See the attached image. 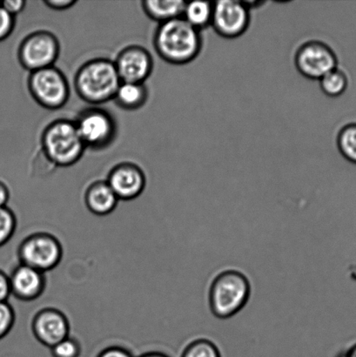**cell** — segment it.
I'll return each mask as SVG.
<instances>
[{"mask_svg": "<svg viewBox=\"0 0 356 357\" xmlns=\"http://www.w3.org/2000/svg\"><path fill=\"white\" fill-rule=\"evenodd\" d=\"M14 321L15 314L8 301L0 303V339L6 337L13 330Z\"/></svg>", "mask_w": 356, "mask_h": 357, "instance_id": "obj_23", "label": "cell"}, {"mask_svg": "<svg viewBox=\"0 0 356 357\" xmlns=\"http://www.w3.org/2000/svg\"><path fill=\"white\" fill-rule=\"evenodd\" d=\"M295 65L305 78L318 79L327 73L337 68L336 52L325 42L309 40L303 43L295 52Z\"/></svg>", "mask_w": 356, "mask_h": 357, "instance_id": "obj_8", "label": "cell"}, {"mask_svg": "<svg viewBox=\"0 0 356 357\" xmlns=\"http://www.w3.org/2000/svg\"><path fill=\"white\" fill-rule=\"evenodd\" d=\"M249 280L242 273L226 271L216 276L209 290V305L216 317L235 316L246 305L250 296Z\"/></svg>", "mask_w": 356, "mask_h": 357, "instance_id": "obj_4", "label": "cell"}, {"mask_svg": "<svg viewBox=\"0 0 356 357\" xmlns=\"http://www.w3.org/2000/svg\"><path fill=\"white\" fill-rule=\"evenodd\" d=\"M148 91L144 84L121 82L114 100L117 106L125 110H136L144 106Z\"/></svg>", "mask_w": 356, "mask_h": 357, "instance_id": "obj_17", "label": "cell"}, {"mask_svg": "<svg viewBox=\"0 0 356 357\" xmlns=\"http://www.w3.org/2000/svg\"><path fill=\"white\" fill-rule=\"evenodd\" d=\"M12 296L10 278L6 272L0 271V303L7 302Z\"/></svg>", "mask_w": 356, "mask_h": 357, "instance_id": "obj_27", "label": "cell"}, {"mask_svg": "<svg viewBox=\"0 0 356 357\" xmlns=\"http://www.w3.org/2000/svg\"><path fill=\"white\" fill-rule=\"evenodd\" d=\"M107 183L118 199H132L144 190L146 177L141 167L131 162L115 166L108 176Z\"/></svg>", "mask_w": 356, "mask_h": 357, "instance_id": "obj_12", "label": "cell"}, {"mask_svg": "<svg viewBox=\"0 0 356 357\" xmlns=\"http://www.w3.org/2000/svg\"><path fill=\"white\" fill-rule=\"evenodd\" d=\"M114 65L121 82L144 84L153 72V59L146 48L130 45L118 54Z\"/></svg>", "mask_w": 356, "mask_h": 357, "instance_id": "obj_11", "label": "cell"}, {"mask_svg": "<svg viewBox=\"0 0 356 357\" xmlns=\"http://www.w3.org/2000/svg\"><path fill=\"white\" fill-rule=\"evenodd\" d=\"M339 357H356V344L352 346L350 349H348L346 352H344L343 355Z\"/></svg>", "mask_w": 356, "mask_h": 357, "instance_id": "obj_31", "label": "cell"}, {"mask_svg": "<svg viewBox=\"0 0 356 357\" xmlns=\"http://www.w3.org/2000/svg\"><path fill=\"white\" fill-rule=\"evenodd\" d=\"M12 295L21 300H33L42 293L45 285L43 273L21 264L9 275Z\"/></svg>", "mask_w": 356, "mask_h": 357, "instance_id": "obj_14", "label": "cell"}, {"mask_svg": "<svg viewBox=\"0 0 356 357\" xmlns=\"http://www.w3.org/2000/svg\"><path fill=\"white\" fill-rule=\"evenodd\" d=\"M319 82L323 93L330 98L343 96L348 86L346 73L338 68L327 73Z\"/></svg>", "mask_w": 356, "mask_h": 357, "instance_id": "obj_19", "label": "cell"}, {"mask_svg": "<svg viewBox=\"0 0 356 357\" xmlns=\"http://www.w3.org/2000/svg\"><path fill=\"white\" fill-rule=\"evenodd\" d=\"M157 54L167 63L186 65L201 54L203 40L201 31L183 17L160 24L153 38Z\"/></svg>", "mask_w": 356, "mask_h": 357, "instance_id": "obj_1", "label": "cell"}, {"mask_svg": "<svg viewBox=\"0 0 356 357\" xmlns=\"http://www.w3.org/2000/svg\"><path fill=\"white\" fill-rule=\"evenodd\" d=\"M139 357H169V356H167L165 354H162V353L152 352V353H148V354L143 355Z\"/></svg>", "mask_w": 356, "mask_h": 357, "instance_id": "obj_32", "label": "cell"}, {"mask_svg": "<svg viewBox=\"0 0 356 357\" xmlns=\"http://www.w3.org/2000/svg\"><path fill=\"white\" fill-rule=\"evenodd\" d=\"M121 83L114 61L104 58L86 62L75 77L76 93L80 99L92 105L114 100Z\"/></svg>", "mask_w": 356, "mask_h": 357, "instance_id": "obj_2", "label": "cell"}, {"mask_svg": "<svg viewBox=\"0 0 356 357\" xmlns=\"http://www.w3.org/2000/svg\"><path fill=\"white\" fill-rule=\"evenodd\" d=\"M27 84L31 97L45 109L57 110L68 103L70 97L68 79L54 66L31 73Z\"/></svg>", "mask_w": 356, "mask_h": 357, "instance_id": "obj_5", "label": "cell"}, {"mask_svg": "<svg viewBox=\"0 0 356 357\" xmlns=\"http://www.w3.org/2000/svg\"><path fill=\"white\" fill-rule=\"evenodd\" d=\"M61 47L57 37L48 31H37L27 35L17 51L20 65L33 73L54 66Z\"/></svg>", "mask_w": 356, "mask_h": 357, "instance_id": "obj_6", "label": "cell"}, {"mask_svg": "<svg viewBox=\"0 0 356 357\" xmlns=\"http://www.w3.org/2000/svg\"><path fill=\"white\" fill-rule=\"evenodd\" d=\"M0 5L10 15L15 17L17 14L23 12L26 2L24 0H6V1L0 3Z\"/></svg>", "mask_w": 356, "mask_h": 357, "instance_id": "obj_26", "label": "cell"}, {"mask_svg": "<svg viewBox=\"0 0 356 357\" xmlns=\"http://www.w3.org/2000/svg\"><path fill=\"white\" fill-rule=\"evenodd\" d=\"M9 190L6 185L0 181V208L7 206V202L9 201Z\"/></svg>", "mask_w": 356, "mask_h": 357, "instance_id": "obj_30", "label": "cell"}, {"mask_svg": "<svg viewBox=\"0 0 356 357\" xmlns=\"http://www.w3.org/2000/svg\"><path fill=\"white\" fill-rule=\"evenodd\" d=\"M98 357H132V356L124 349L114 347L105 349Z\"/></svg>", "mask_w": 356, "mask_h": 357, "instance_id": "obj_29", "label": "cell"}, {"mask_svg": "<svg viewBox=\"0 0 356 357\" xmlns=\"http://www.w3.org/2000/svg\"><path fill=\"white\" fill-rule=\"evenodd\" d=\"M181 357H222V356L214 342L202 338L188 344Z\"/></svg>", "mask_w": 356, "mask_h": 357, "instance_id": "obj_21", "label": "cell"}, {"mask_svg": "<svg viewBox=\"0 0 356 357\" xmlns=\"http://www.w3.org/2000/svg\"><path fill=\"white\" fill-rule=\"evenodd\" d=\"M79 353V346L72 339L65 338L52 348L54 357H78Z\"/></svg>", "mask_w": 356, "mask_h": 357, "instance_id": "obj_24", "label": "cell"}, {"mask_svg": "<svg viewBox=\"0 0 356 357\" xmlns=\"http://www.w3.org/2000/svg\"><path fill=\"white\" fill-rule=\"evenodd\" d=\"M41 146L48 160L58 167H69L78 162L86 149L75 121L63 119L52 121L45 128Z\"/></svg>", "mask_w": 356, "mask_h": 357, "instance_id": "obj_3", "label": "cell"}, {"mask_svg": "<svg viewBox=\"0 0 356 357\" xmlns=\"http://www.w3.org/2000/svg\"><path fill=\"white\" fill-rule=\"evenodd\" d=\"M16 229V219L13 212L7 206L0 208V247L6 246Z\"/></svg>", "mask_w": 356, "mask_h": 357, "instance_id": "obj_22", "label": "cell"}, {"mask_svg": "<svg viewBox=\"0 0 356 357\" xmlns=\"http://www.w3.org/2000/svg\"><path fill=\"white\" fill-rule=\"evenodd\" d=\"M33 331L38 341L52 349L68 338L69 325L68 320L59 311L45 310L35 318Z\"/></svg>", "mask_w": 356, "mask_h": 357, "instance_id": "obj_13", "label": "cell"}, {"mask_svg": "<svg viewBox=\"0 0 356 357\" xmlns=\"http://www.w3.org/2000/svg\"><path fill=\"white\" fill-rule=\"evenodd\" d=\"M250 24V8L247 2L221 0L214 2L211 26L225 38H236L246 33Z\"/></svg>", "mask_w": 356, "mask_h": 357, "instance_id": "obj_9", "label": "cell"}, {"mask_svg": "<svg viewBox=\"0 0 356 357\" xmlns=\"http://www.w3.org/2000/svg\"><path fill=\"white\" fill-rule=\"evenodd\" d=\"M44 3L48 8L55 10H65L76 5V0H45Z\"/></svg>", "mask_w": 356, "mask_h": 357, "instance_id": "obj_28", "label": "cell"}, {"mask_svg": "<svg viewBox=\"0 0 356 357\" xmlns=\"http://www.w3.org/2000/svg\"><path fill=\"white\" fill-rule=\"evenodd\" d=\"M141 3L146 15L159 24L183 17L186 6L183 0H145Z\"/></svg>", "mask_w": 356, "mask_h": 357, "instance_id": "obj_16", "label": "cell"}, {"mask_svg": "<svg viewBox=\"0 0 356 357\" xmlns=\"http://www.w3.org/2000/svg\"><path fill=\"white\" fill-rule=\"evenodd\" d=\"M214 2L192 1L186 2L183 17L192 26L201 31L211 26Z\"/></svg>", "mask_w": 356, "mask_h": 357, "instance_id": "obj_18", "label": "cell"}, {"mask_svg": "<svg viewBox=\"0 0 356 357\" xmlns=\"http://www.w3.org/2000/svg\"><path fill=\"white\" fill-rule=\"evenodd\" d=\"M75 123L86 148L93 150L106 149L111 144L116 135L114 119L107 111L99 107L82 111Z\"/></svg>", "mask_w": 356, "mask_h": 357, "instance_id": "obj_7", "label": "cell"}, {"mask_svg": "<svg viewBox=\"0 0 356 357\" xmlns=\"http://www.w3.org/2000/svg\"><path fill=\"white\" fill-rule=\"evenodd\" d=\"M61 244L48 234H40L28 237L20 248V258L22 264L41 273L56 267L61 261Z\"/></svg>", "mask_w": 356, "mask_h": 357, "instance_id": "obj_10", "label": "cell"}, {"mask_svg": "<svg viewBox=\"0 0 356 357\" xmlns=\"http://www.w3.org/2000/svg\"><path fill=\"white\" fill-rule=\"evenodd\" d=\"M336 142L341 155L356 164V123L344 126L337 135Z\"/></svg>", "mask_w": 356, "mask_h": 357, "instance_id": "obj_20", "label": "cell"}, {"mask_svg": "<svg viewBox=\"0 0 356 357\" xmlns=\"http://www.w3.org/2000/svg\"><path fill=\"white\" fill-rule=\"evenodd\" d=\"M15 26V17L10 15L0 5V41L5 40L13 33Z\"/></svg>", "mask_w": 356, "mask_h": 357, "instance_id": "obj_25", "label": "cell"}, {"mask_svg": "<svg viewBox=\"0 0 356 357\" xmlns=\"http://www.w3.org/2000/svg\"><path fill=\"white\" fill-rule=\"evenodd\" d=\"M118 201L117 196L106 181L94 182L87 189L86 205L94 215H108L116 208Z\"/></svg>", "mask_w": 356, "mask_h": 357, "instance_id": "obj_15", "label": "cell"}]
</instances>
